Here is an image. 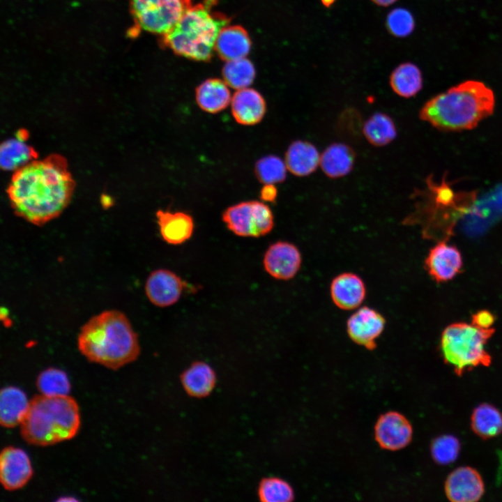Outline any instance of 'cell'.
Here are the masks:
<instances>
[{
    "instance_id": "6da1fadb",
    "label": "cell",
    "mask_w": 502,
    "mask_h": 502,
    "mask_svg": "<svg viewBox=\"0 0 502 502\" xmlns=\"http://www.w3.org/2000/svg\"><path fill=\"white\" fill-rule=\"evenodd\" d=\"M75 187L66 159L54 153L15 170L6 192L16 215L41 226L63 212Z\"/></svg>"
},
{
    "instance_id": "7a4b0ae2",
    "label": "cell",
    "mask_w": 502,
    "mask_h": 502,
    "mask_svg": "<svg viewBox=\"0 0 502 502\" xmlns=\"http://www.w3.org/2000/svg\"><path fill=\"white\" fill-rule=\"evenodd\" d=\"M77 346L89 361L114 370L135 360L140 353L138 336L126 314L103 311L80 328Z\"/></svg>"
},
{
    "instance_id": "3957f363",
    "label": "cell",
    "mask_w": 502,
    "mask_h": 502,
    "mask_svg": "<svg viewBox=\"0 0 502 502\" xmlns=\"http://www.w3.org/2000/svg\"><path fill=\"white\" fill-rule=\"evenodd\" d=\"M495 107L492 90L484 83L467 80L427 100L419 118L445 132L476 128L492 115Z\"/></svg>"
},
{
    "instance_id": "277c9868",
    "label": "cell",
    "mask_w": 502,
    "mask_h": 502,
    "mask_svg": "<svg viewBox=\"0 0 502 502\" xmlns=\"http://www.w3.org/2000/svg\"><path fill=\"white\" fill-rule=\"evenodd\" d=\"M218 0H203L190 6L174 26L161 36L162 46L175 54L197 61H208L215 50L220 30L230 17L215 10Z\"/></svg>"
},
{
    "instance_id": "5b68a950",
    "label": "cell",
    "mask_w": 502,
    "mask_h": 502,
    "mask_svg": "<svg viewBox=\"0 0 502 502\" xmlns=\"http://www.w3.org/2000/svg\"><path fill=\"white\" fill-rule=\"evenodd\" d=\"M80 425L79 406L68 395L34 397L20 424L23 439L46 446L73 438Z\"/></svg>"
},
{
    "instance_id": "8992f818",
    "label": "cell",
    "mask_w": 502,
    "mask_h": 502,
    "mask_svg": "<svg viewBox=\"0 0 502 502\" xmlns=\"http://www.w3.org/2000/svg\"><path fill=\"white\" fill-rule=\"evenodd\" d=\"M419 192L422 199L405 222L420 224L425 237L440 235L443 239L451 235L455 224L471 205L475 195L455 193L447 183H434L429 177L427 188Z\"/></svg>"
},
{
    "instance_id": "52a82bcc",
    "label": "cell",
    "mask_w": 502,
    "mask_h": 502,
    "mask_svg": "<svg viewBox=\"0 0 502 502\" xmlns=\"http://www.w3.org/2000/svg\"><path fill=\"white\" fill-rule=\"evenodd\" d=\"M495 330L481 328L466 322L448 325L442 332L441 351L446 363L451 365L457 376L479 367H488L492 356L485 349Z\"/></svg>"
},
{
    "instance_id": "ba28073f",
    "label": "cell",
    "mask_w": 502,
    "mask_h": 502,
    "mask_svg": "<svg viewBox=\"0 0 502 502\" xmlns=\"http://www.w3.org/2000/svg\"><path fill=\"white\" fill-rule=\"evenodd\" d=\"M192 0H132L133 17L139 29L160 36L169 32Z\"/></svg>"
},
{
    "instance_id": "9c48e42d",
    "label": "cell",
    "mask_w": 502,
    "mask_h": 502,
    "mask_svg": "<svg viewBox=\"0 0 502 502\" xmlns=\"http://www.w3.org/2000/svg\"><path fill=\"white\" fill-rule=\"evenodd\" d=\"M222 218L227 227L241 237L264 236L274 227L271 209L264 202L255 200L242 201L228 207Z\"/></svg>"
},
{
    "instance_id": "30bf717a",
    "label": "cell",
    "mask_w": 502,
    "mask_h": 502,
    "mask_svg": "<svg viewBox=\"0 0 502 502\" xmlns=\"http://www.w3.org/2000/svg\"><path fill=\"white\" fill-rule=\"evenodd\" d=\"M385 325L384 317L377 310L367 306L359 307L348 319L347 332L353 342L372 350Z\"/></svg>"
},
{
    "instance_id": "8fae6325",
    "label": "cell",
    "mask_w": 502,
    "mask_h": 502,
    "mask_svg": "<svg viewBox=\"0 0 502 502\" xmlns=\"http://www.w3.org/2000/svg\"><path fill=\"white\" fill-rule=\"evenodd\" d=\"M413 428L409 420L397 411H388L379 416L374 426V437L379 446L388 450H398L412 440Z\"/></svg>"
},
{
    "instance_id": "7c38bea8",
    "label": "cell",
    "mask_w": 502,
    "mask_h": 502,
    "mask_svg": "<svg viewBox=\"0 0 502 502\" xmlns=\"http://www.w3.org/2000/svg\"><path fill=\"white\" fill-rule=\"evenodd\" d=\"M302 257L298 248L287 241L271 244L264 255L263 265L271 277L281 280H291L298 272Z\"/></svg>"
},
{
    "instance_id": "4fadbf2b",
    "label": "cell",
    "mask_w": 502,
    "mask_h": 502,
    "mask_svg": "<svg viewBox=\"0 0 502 502\" xmlns=\"http://www.w3.org/2000/svg\"><path fill=\"white\" fill-rule=\"evenodd\" d=\"M185 287V282L174 272L160 268L154 270L148 276L145 293L152 304L166 307L178 301Z\"/></svg>"
},
{
    "instance_id": "5bb4252c",
    "label": "cell",
    "mask_w": 502,
    "mask_h": 502,
    "mask_svg": "<svg viewBox=\"0 0 502 502\" xmlns=\"http://www.w3.org/2000/svg\"><path fill=\"white\" fill-rule=\"evenodd\" d=\"M444 491L448 499L452 502H475L483 496L485 484L476 469L459 466L448 476Z\"/></svg>"
},
{
    "instance_id": "9a60e30c",
    "label": "cell",
    "mask_w": 502,
    "mask_h": 502,
    "mask_svg": "<svg viewBox=\"0 0 502 502\" xmlns=\"http://www.w3.org/2000/svg\"><path fill=\"white\" fill-rule=\"evenodd\" d=\"M463 265L458 248L440 241L432 248L425 260V267L431 277L437 283L453 279Z\"/></svg>"
},
{
    "instance_id": "2e32d148",
    "label": "cell",
    "mask_w": 502,
    "mask_h": 502,
    "mask_svg": "<svg viewBox=\"0 0 502 502\" xmlns=\"http://www.w3.org/2000/svg\"><path fill=\"white\" fill-rule=\"evenodd\" d=\"M32 475L30 459L23 450L13 446L3 449L0 455V480L5 489L22 488Z\"/></svg>"
},
{
    "instance_id": "e0dca14e",
    "label": "cell",
    "mask_w": 502,
    "mask_h": 502,
    "mask_svg": "<svg viewBox=\"0 0 502 502\" xmlns=\"http://www.w3.org/2000/svg\"><path fill=\"white\" fill-rule=\"evenodd\" d=\"M330 297L334 304L344 310L358 308L366 295L365 284L362 278L353 273H343L333 278L330 286Z\"/></svg>"
},
{
    "instance_id": "ac0fdd59",
    "label": "cell",
    "mask_w": 502,
    "mask_h": 502,
    "mask_svg": "<svg viewBox=\"0 0 502 502\" xmlns=\"http://www.w3.org/2000/svg\"><path fill=\"white\" fill-rule=\"evenodd\" d=\"M231 114L235 121L243 126L259 123L266 112V103L257 90L244 88L237 90L231 100Z\"/></svg>"
},
{
    "instance_id": "d6986e66",
    "label": "cell",
    "mask_w": 502,
    "mask_h": 502,
    "mask_svg": "<svg viewBox=\"0 0 502 502\" xmlns=\"http://www.w3.org/2000/svg\"><path fill=\"white\" fill-rule=\"evenodd\" d=\"M157 222L162 239L170 245H181L188 241L194 231V220L188 213L160 209Z\"/></svg>"
},
{
    "instance_id": "ffe728a7",
    "label": "cell",
    "mask_w": 502,
    "mask_h": 502,
    "mask_svg": "<svg viewBox=\"0 0 502 502\" xmlns=\"http://www.w3.org/2000/svg\"><path fill=\"white\" fill-rule=\"evenodd\" d=\"M252 46L248 31L240 25H227L220 31L215 43V51L224 61L245 57Z\"/></svg>"
},
{
    "instance_id": "44dd1931",
    "label": "cell",
    "mask_w": 502,
    "mask_h": 502,
    "mask_svg": "<svg viewBox=\"0 0 502 502\" xmlns=\"http://www.w3.org/2000/svg\"><path fill=\"white\" fill-rule=\"evenodd\" d=\"M320 155L312 143L296 140L289 146L284 162L287 169L294 175L306 176L313 173L319 165Z\"/></svg>"
},
{
    "instance_id": "7402d4cb",
    "label": "cell",
    "mask_w": 502,
    "mask_h": 502,
    "mask_svg": "<svg viewBox=\"0 0 502 502\" xmlns=\"http://www.w3.org/2000/svg\"><path fill=\"white\" fill-rule=\"evenodd\" d=\"M356 160L354 150L344 143H333L320 155L319 166L329 178H337L349 174Z\"/></svg>"
},
{
    "instance_id": "603a6c76",
    "label": "cell",
    "mask_w": 502,
    "mask_h": 502,
    "mask_svg": "<svg viewBox=\"0 0 502 502\" xmlns=\"http://www.w3.org/2000/svg\"><path fill=\"white\" fill-rule=\"evenodd\" d=\"M197 104L203 111L215 114L227 107L231 96L228 85L218 78H209L202 82L195 89Z\"/></svg>"
},
{
    "instance_id": "cb8c5ba5",
    "label": "cell",
    "mask_w": 502,
    "mask_h": 502,
    "mask_svg": "<svg viewBox=\"0 0 502 502\" xmlns=\"http://www.w3.org/2000/svg\"><path fill=\"white\" fill-rule=\"evenodd\" d=\"M180 379L188 395L198 398L210 395L216 383L214 370L203 361L192 363L181 373Z\"/></svg>"
},
{
    "instance_id": "d4e9b609",
    "label": "cell",
    "mask_w": 502,
    "mask_h": 502,
    "mask_svg": "<svg viewBox=\"0 0 502 502\" xmlns=\"http://www.w3.org/2000/svg\"><path fill=\"white\" fill-rule=\"evenodd\" d=\"M27 397L21 389L7 386L0 393V423L7 428L21 424L29 406Z\"/></svg>"
},
{
    "instance_id": "484cf974",
    "label": "cell",
    "mask_w": 502,
    "mask_h": 502,
    "mask_svg": "<svg viewBox=\"0 0 502 502\" xmlns=\"http://www.w3.org/2000/svg\"><path fill=\"white\" fill-rule=\"evenodd\" d=\"M423 83L420 68L411 62L400 63L393 70L389 77L392 90L405 98L416 96L422 89Z\"/></svg>"
},
{
    "instance_id": "4316f807",
    "label": "cell",
    "mask_w": 502,
    "mask_h": 502,
    "mask_svg": "<svg viewBox=\"0 0 502 502\" xmlns=\"http://www.w3.org/2000/svg\"><path fill=\"white\" fill-rule=\"evenodd\" d=\"M24 139L16 136L1 144L0 164L3 169L17 170L38 158V153Z\"/></svg>"
},
{
    "instance_id": "83f0119b",
    "label": "cell",
    "mask_w": 502,
    "mask_h": 502,
    "mask_svg": "<svg viewBox=\"0 0 502 502\" xmlns=\"http://www.w3.org/2000/svg\"><path fill=\"white\" fill-rule=\"evenodd\" d=\"M471 427L483 439L495 437L502 432V412L491 404L482 403L472 412Z\"/></svg>"
},
{
    "instance_id": "f1b7e54d",
    "label": "cell",
    "mask_w": 502,
    "mask_h": 502,
    "mask_svg": "<svg viewBox=\"0 0 502 502\" xmlns=\"http://www.w3.org/2000/svg\"><path fill=\"white\" fill-rule=\"evenodd\" d=\"M363 134L367 142L374 146H384L397 136V128L393 119L383 112H376L364 123Z\"/></svg>"
},
{
    "instance_id": "f546056e",
    "label": "cell",
    "mask_w": 502,
    "mask_h": 502,
    "mask_svg": "<svg viewBox=\"0 0 502 502\" xmlns=\"http://www.w3.org/2000/svg\"><path fill=\"white\" fill-rule=\"evenodd\" d=\"M222 75L229 86L238 90L248 88L253 82L256 72L253 63L244 57L227 61Z\"/></svg>"
},
{
    "instance_id": "4dcf8cb0",
    "label": "cell",
    "mask_w": 502,
    "mask_h": 502,
    "mask_svg": "<svg viewBox=\"0 0 502 502\" xmlns=\"http://www.w3.org/2000/svg\"><path fill=\"white\" fill-rule=\"evenodd\" d=\"M257 496L264 502H289L294 499L295 494L287 481L278 477H267L259 482Z\"/></svg>"
},
{
    "instance_id": "1f68e13d",
    "label": "cell",
    "mask_w": 502,
    "mask_h": 502,
    "mask_svg": "<svg viewBox=\"0 0 502 502\" xmlns=\"http://www.w3.org/2000/svg\"><path fill=\"white\" fill-rule=\"evenodd\" d=\"M36 386L42 395L47 396L68 395L70 390L66 373L53 367L45 370L38 375Z\"/></svg>"
},
{
    "instance_id": "d6a6232c",
    "label": "cell",
    "mask_w": 502,
    "mask_h": 502,
    "mask_svg": "<svg viewBox=\"0 0 502 502\" xmlns=\"http://www.w3.org/2000/svg\"><path fill=\"white\" fill-rule=\"evenodd\" d=\"M287 166L284 162L274 155L261 158L254 166L257 178L263 184H275L283 182L287 178Z\"/></svg>"
},
{
    "instance_id": "836d02e7",
    "label": "cell",
    "mask_w": 502,
    "mask_h": 502,
    "mask_svg": "<svg viewBox=\"0 0 502 502\" xmlns=\"http://www.w3.org/2000/svg\"><path fill=\"white\" fill-rule=\"evenodd\" d=\"M460 448V442L456 436L443 434L432 441L430 452L432 459L436 464L448 465L457 459Z\"/></svg>"
},
{
    "instance_id": "e575fe53",
    "label": "cell",
    "mask_w": 502,
    "mask_h": 502,
    "mask_svg": "<svg viewBox=\"0 0 502 502\" xmlns=\"http://www.w3.org/2000/svg\"><path fill=\"white\" fill-rule=\"evenodd\" d=\"M386 27L392 36L404 38L410 35L415 27L413 15L404 8H395L387 15Z\"/></svg>"
},
{
    "instance_id": "d590c367",
    "label": "cell",
    "mask_w": 502,
    "mask_h": 502,
    "mask_svg": "<svg viewBox=\"0 0 502 502\" xmlns=\"http://www.w3.org/2000/svg\"><path fill=\"white\" fill-rule=\"evenodd\" d=\"M494 321V314L485 310L474 313L471 319V323L481 328H490Z\"/></svg>"
},
{
    "instance_id": "8d00e7d4",
    "label": "cell",
    "mask_w": 502,
    "mask_h": 502,
    "mask_svg": "<svg viewBox=\"0 0 502 502\" xmlns=\"http://www.w3.org/2000/svg\"><path fill=\"white\" fill-rule=\"evenodd\" d=\"M277 196V190L275 184H264L260 191V198L264 201L274 202Z\"/></svg>"
},
{
    "instance_id": "74e56055",
    "label": "cell",
    "mask_w": 502,
    "mask_h": 502,
    "mask_svg": "<svg viewBox=\"0 0 502 502\" xmlns=\"http://www.w3.org/2000/svg\"><path fill=\"white\" fill-rule=\"evenodd\" d=\"M378 6L388 7L394 4L397 0H370Z\"/></svg>"
},
{
    "instance_id": "f35d334b",
    "label": "cell",
    "mask_w": 502,
    "mask_h": 502,
    "mask_svg": "<svg viewBox=\"0 0 502 502\" xmlns=\"http://www.w3.org/2000/svg\"><path fill=\"white\" fill-rule=\"evenodd\" d=\"M337 0H320L321 4L326 8L332 6Z\"/></svg>"
}]
</instances>
